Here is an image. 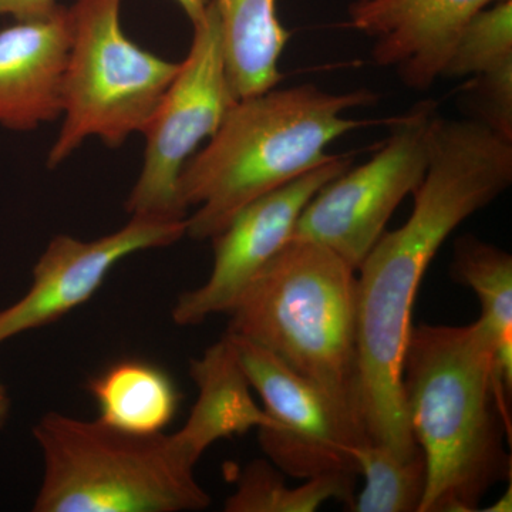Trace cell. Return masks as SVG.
Here are the masks:
<instances>
[{"label":"cell","instance_id":"obj_1","mask_svg":"<svg viewBox=\"0 0 512 512\" xmlns=\"http://www.w3.org/2000/svg\"><path fill=\"white\" fill-rule=\"evenodd\" d=\"M512 183V140L478 120L439 117L409 220L384 232L356 271L357 362L367 439L420 451L404 410L402 370L421 279L451 232Z\"/></svg>","mask_w":512,"mask_h":512},{"label":"cell","instance_id":"obj_2","mask_svg":"<svg viewBox=\"0 0 512 512\" xmlns=\"http://www.w3.org/2000/svg\"><path fill=\"white\" fill-rule=\"evenodd\" d=\"M511 389L483 320L413 326L402 390L427 466L419 512L478 511L495 484L511 481Z\"/></svg>","mask_w":512,"mask_h":512},{"label":"cell","instance_id":"obj_3","mask_svg":"<svg viewBox=\"0 0 512 512\" xmlns=\"http://www.w3.org/2000/svg\"><path fill=\"white\" fill-rule=\"evenodd\" d=\"M367 89L330 93L313 84L235 101L210 143L192 156L178 192L187 217V235L212 239L242 208L325 164L329 144L376 121L353 120L349 110L376 103Z\"/></svg>","mask_w":512,"mask_h":512},{"label":"cell","instance_id":"obj_4","mask_svg":"<svg viewBox=\"0 0 512 512\" xmlns=\"http://www.w3.org/2000/svg\"><path fill=\"white\" fill-rule=\"evenodd\" d=\"M227 333L255 343L325 394L367 439L357 362L356 271L291 239L232 306Z\"/></svg>","mask_w":512,"mask_h":512},{"label":"cell","instance_id":"obj_5","mask_svg":"<svg viewBox=\"0 0 512 512\" xmlns=\"http://www.w3.org/2000/svg\"><path fill=\"white\" fill-rule=\"evenodd\" d=\"M43 454L36 512L200 511L210 495L177 433L136 434L47 413L33 429Z\"/></svg>","mask_w":512,"mask_h":512},{"label":"cell","instance_id":"obj_6","mask_svg":"<svg viewBox=\"0 0 512 512\" xmlns=\"http://www.w3.org/2000/svg\"><path fill=\"white\" fill-rule=\"evenodd\" d=\"M121 0H77L63 80L62 130L47 164L56 167L87 138L119 147L143 133L180 63L136 45L120 22Z\"/></svg>","mask_w":512,"mask_h":512},{"label":"cell","instance_id":"obj_7","mask_svg":"<svg viewBox=\"0 0 512 512\" xmlns=\"http://www.w3.org/2000/svg\"><path fill=\"white\" fill-rule=\"evenodd\" d=\"M439 117L436 101L421 100L387 119L389 137L382 148L366 164L326 184L302 211L291 239L322 245L357 271L400 202L423 181Z\"/></svg>","mask_w":512,"mask_h":512},{"label":"cell","instance_id":"obj_8","mask_svg":"<svg viewBox=\"0 0 512 512\" xmlns=\"http://www.w3.org/2000/svg\"><path fill=\"white\" fill-rule=\"evenodd\" d=\"M194 26L190 52L180 63L146 130L143 170L128 195L127 212L161 220H187L178 183L202 140L217 133L234 106L214 2Z\"/></svg>","mask_w":512,"mask_h":512},{"label":"cell","instance_id":"obj_9","mask_svg":"<svg viewBox=\"0 0 512 512\" xmlns=\"http://www.w3.org/2000/svg\"><path fill=\"white\" fill-rule=\"evenodd\" d=\"M225 335L234 343L242 370L271 420L258 429L269 461L286 476L303 480L330 473L359 474L355 451L370 441L349 426L328 397L265 349Z\"/></svg>","mask_w":512,"mask_h":512},{"label":"cell","instance_id":"obj_10","mask_svg":"<svg viewBox=\"0 0 512 512\" xmlns=\"http://www.w3.org/2000/svg\"><path fill=\"white\" fill-rule=\"evenodd\" d=\"M352 167V156L335 154L325 164L262 195L232 218L214 242V266L200 288L181 293L173 320L197 326L231 311L252 279L291 241L293 229L312 198L333 178Z\"/></svg>","mask_w":512,"mask_h":512},{"label":"cell","instance_id":"obj_11","mask_svg":"<svg viewBox=\"0 0 512 512\" xmlns=\"http://www.w3.org/2000/svg\"><path fill=\"white\" fill-rule=\"evenodd\" d=\"M187 235V220L131 215L119 231L93 241L57 235L33 268V282L18 302L0 311V343L56 322L90 301L111 269L127 256L168 247Z\"/></svg>","mask_w":512,"mask_h":512},{"label":"cell","instance_id":"obj_12","mask_svg":"<svg viewBox=\"0 0 512 512\" xmlns=\"http://www.w3.org/2000/svg\"><path fill=\"white\" fill-rule=\"evenodd\" d=\"M500 0H356L353 28L375 40L376 64L394 67L404 86L427 90L443 77L458 40L481 10Z\"/></svg>","mask_w":512,"mask_h":512},{"label":"cell","instance_id":"obj_13","mask_svg":"<svg viewBox=\"0 0 512 512\" xmlns=\"http://www.w3.org/2000/svg\"><path fill=\"white\" fill-rule=\"evenodd\" d=\"M69 49V9L60 5L0 30V126L35 130L62 114Z\"/></svg>","mask_w":512,"mask_h":512},{"label":"cell","instance_id":"obj_14","mask_svg":"<svg viewBox=\"0 0 512 512\" xmlns=\"http://www.w3.org/2000/svg\"><path fill=\"white\" fill-rule=\"evenodd\" d=\"M190 375L198 389L197 402L177 434L198 460L215 441L271 423L252 397L251 384L227 335L191 360Z\"/></svg>","mask_w":512,"mask_h":512},{"label":"cell","instance_id":"obj_15","mask_svg":"<svg viewBox=\"0 0 512 512\" xmlns=\"http://www.w3.org/2000/svg\"><path fill=\"white\" fill-rule=\"evenodd\" d=\"M474 76L476 119L512 140V0H500L468 23L443 77Z\"/></svg>","mask_w":512,"mask_h":512},{"label":"cell","instance_id":"obj_16","mask_svg":"<svg viewBox=\"0 0 512 512\" xmlns=\"http://www.w3.org/2000/svg\"><path fill=\"white\" fill-rule=\"evenodd\" d=\"M220 18L225 64L237 99L281 83L279 59L291 33L276 15V0H212Z\"/></svg>","mask_w":512,"mask_h":512},{"label":"cell","instance_id":"obj_17","mask_svg":"<svg viewBox=\"0 0 512 512\" xmlns=\"http://www.w3.org/2000/svg\"><path fill=\"white\" fill-rule=\"evenodd\" d=\"M99 420L136 434L161 433L173 421L180 396L171 377L141 360H123L89 383Z\"/></svg>","mask_w":512,"mask_h":512},{"label":"cell","instance_id":"obj_18","mask_svg":"<svg viewBox=\"0 0 512 512\" xmlns=\"http://www.w3.org/2000/svg\"><path fill=\"white\" fill-rule=\"evenodd\" d=\"M454 281L477 293L481 316L497 345L505 375L512 379V256L473 235L458 238Z\"/></svg>","mask_w":512,"mask_h":512},{"label":"cell","instance_id":"obj_19","mask_svg":"<svg viewBox=\"0 0 512 512\" xmlns=\"http://www.w3.org/2000/svg\"><path fill=\"white\" fill-rule=\"evenodd\" d=\"M285 474L274 464L256 460L238 478L237 490L228 498L227 512H315L326 501L339 500L352 507L356 473H330L312 477L298 487H288Z\"/></svg>","mask_w":512,"mask_h":512},{"label":"cell","instance_id":"obj_20","mask_svg":"<svg viewBox=\"0 0 512 512\" xmlns=\"http://www.w3.org/2000/svg\"><path fill=\"white\" fill-rule=\"evenodd\" d=\"M357 471L365 487L355 495L350 511L419 512L427 484L423 451L402 457L380 444H363L355 451Z\"/></svg>","mask_w":512,"mask_h":512},{"label":"cell","instance_id":"obj_21","mask_svg":"<svg viewBox=\"0 0 512 512\" xmlns=\"http://www.w3.org/2000/svg\"><path fill=\"white\" fill-rule=\"evenodd\" d=\"M57 6L56 0H0V16L15 20L43 18Z\"/></svg>","mask_w":512,"mask_h":512},{"label":"cell","instance_id":"obj_22","mask_svg":"<svg viewBox=\"0 0 512 512\" xmlns=\"http://www.w3.org/2000/svg\"><path fill=\"white\" fill-rule=\"evenodd\" d=\"M175 2L183 8L185 15L190 18L191 22L195 23L204 16L210 0H175Z\"/></svg>","mask_w":512,"mask_h":512},{"label":"cell","instance_id":"obj_23","mask_svg":"<svg viewBox=\"0 0 512 512\" xmlns=\"http://www.w3.org/2000/svg\"><path fill=\"white\" fill-rule=\"evenodd\" d=\"M485 512H511L512 511V485L511 481L508 483V490L505 491L503 497L500 500L495 501L494 504L490 505V508L481 510Z\"/></svg>","mask_w":512,"mask_h":512},{"label":"cell","instance_id":"obj_24","mask_svg":"<svg viewBox=\"0 0 512 512\" xmlns=\"http://www.w3.org/2000/svg\"><path fill=\"white\" fill-rule=\"evenodd\" d=\"M10 400L8 392H6L3 384L0 383V429L5 426L6 420L9 417Z\"/></svg>","mask_w":512,"mask_h":512}]
</instances>
